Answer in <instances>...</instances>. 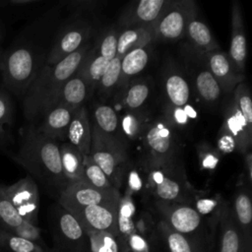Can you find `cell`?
Masks as SVG:
<instances>
[{
  "label": "cell",
  "mask_w": 252,
  "mask_h": 252,
  "mask_svg": "<svg viewBox=\"0 0 252 252\" xmlns=\"http://www.w3.org/2000/svg\"><path fill=\"white\" fill-rule=\"evenodd\" d=\"M59 27L58 8H52L27 24L4 50L0 65L3 83L9 93L23 98L46 64Z\"/></svg>",
  "instance_id": "cell-1"
},
{
  "label": "cell",
  "mask_w": 252,
  "mask_h": 252,
  "mask_svg": "<svg viewBox=\"0 0 252 252\" xmlns=\"http://www.w3.org/2000/svg\"><path fill=\"white\" fill-rule=\"evenodd\" d=\"M10 157L58 197L68 184L61 167L58 142L40 134L33 125L23 131L19 150Z\"/></svg>",
  "instance_id": "cell-2"
},
{
  "label": "cell",
  "mask_w": 252,
  "mask_h": 252,
  "mask_svg": "<svg viewBox=\"0 0 252 252\" xmlns=\"http://www.w3.org/2000/svg\"><path fill=\"white\" fill-rule=\"evenodd\" d=\"M91 48L89 43L56 64H45L22 98L28 120L37 119L50 107L61 87L77 72Z\"/></svg>",
  "instance_id": "cell-3"
},
{
  "label": "cell",
  "mask_w": 252,
  "mask_h": 252,
  "mask_svg": "<svg viewBox=\"0 0 252 252\" xmlns=\"http://www.w3.org/2000/svg\"><path fill=\"white\" fill-rule=\"evenodd\" d=\"M94 24L81 12H76L59 25L47 56L46 64H56L90 43Z\"/></svg>",
  "instance_id": "cell-4"
},
{
  "label": "cell",
  "mask_w": 252,
  "mask_h": 252,
  "mask_svg": "<svg viewBox=\"0 0 252 252\" xmlns=\"http://www.w3.org/2000/svg\"><path fill=\"white\" fill-rule=\"evenodd\" d=\"M155 208L171 229L189 236L205 245L204 220L190 204L156 200Z\"/></svg>",
  "instance_id": "cell-5"
},
{
  "label": "cell",
  "mask_w": 252,
  "mask_h": 252,
  "mask_svg": "<svg viewBox=\"0 0 252 252\" xmlns=\"http://www.w3.org/2000/svg\"><path fill=\"white\" fill-rule=\"evenodd\" d=\"M196 13L197 6L192 0H168L153 25L155 40L176 41L184 37L186 27Z\"/></svg>",
  "instance_id": "cell-6"
},
{
  "label": "cell",
  "mask_w": 252,
  "mask_h": 252,
  "mask_svg": "<svg viewBox=\"0 0 252 252\" xmlns=\"http://www.w3.org/2000/svg\"><path fill=\"white\" fill-rule=\"evenodd\" d=\"M53 252H91L88 234L76 218L59 205L52 221Z\"/></svg>",
  "instance_id": "cell-7"
},
{
  "label": "cell",
  "mask_w": 252,
  "mask_h": 252,
  "mask_svg": "<svg viewBox=\"0 0 252 252\" xmlns=\"http://www.w3.org/2000/svg\"><path fill=\"white\" fill-rule=\"evenodd\" d=\"M173 160L162 165H152L149 174L150 189L157 200L189 204V187L183 174L173 172Z\"/></svg>",
  "instance_id": "cell-8"
},
{
  "label": "cell",
  "mask_w": 252,
  "mask_h": 252,
  "mask_svg": "<svg viewBox=\"0 0 252 252\" xmlns=\"http://www.w3.org/2000/svg\"><path fill=\"white\" fill-rule=\"evenodd\" d=\"M91 134L92 143L89 156L111 182L122 162L126 160L125 143L99 132L93 126H91Z\"/></svg>",
  "instance_id": "cell-9"
},
{
  "label": "cell",
  "mask_w": 252,
  "mask_h": 252,
  "mask_svg": "<svg viewBox=\"0 0 252 252\" xmlns=\"http://www.w3.org/2000/svg\"><path fill=\"white\" fill-rule=\"evenodd\" d=\"M120 195L116 188L101 190L85 181L68 183L58 197L59 205L68 212L93 205L118 203Z\"/></svg>",
  "instance_id": "cell-10"
},
{
  "label": "cell",
  "mask_w": 252,
  "mask_h": 252,
  "mask_svg": "<svg viewBox=\"0 0 252 252\" xmlns=\"http://www.w3.org/2000/svg\"><path fill=\"white\" fill-rule=\"evenodd\" d=\"M144 137L145 145L152 157V165H162L173 160L177 145L175 129L164 117L149 125Z\"/></svg>",
  "instance_id": "cell-11"
},
{
  "label": "cell",
  "mask_w": 252,
  "mask_h": 252,
  "mask_svg": "<svg viewBox=\"0 0 252 252\" xmlns=\"http://www.w3.org/2000/svg\"><path fill=\"white\" fill-rule=\"evenodd\" d=\"M3 190L18 215L24 220L36 225L39 192L34 179L32 176H26L11 185H3Z\"/></svg>",
  "instance_id": "cell-12"
},
{
  "label": "cell",
  "mask_w": 252,
  "mask_h": 252,
  "mask_svg": "<svg viewBox=\"0 0 252 252\" xmlns=\"http://www.w3.org/2000/svg\"><path fill=\"white\" fill-rule=\"evenodd\" d=\"M185 55L192 63V67H190L192 84H190V86L194 87L198 98L208 106L213 107L217 105L223 93L203 61L201 54L189 47L186 49Z\"/></svg>",
  "instance_id": "cell-13"
},
{
  "label": "cell",
  "mask_w": 252,
  "mask_h": 252,
  "mask_svg": "<svg viewBox=\"0 0 252 252\" xmlns=\"http://www.w3.org/2000/svg\"><path fill=\"white\" fill-rule=\"evenodd\" d=\"M118 203L93 205L69 213L76 218L84 229L105 231L117 237Z\"/></svg>",
  "instance_id": "cell-14"
},
{
  "label": "cell",
  "mask_w": 252,
  "mask_h": 252,
  "mask_svg": "<svg viewBox=\"0 0 252 252\" xmlns=\"http://www.w3.org/2000/svg\"><path fill=\"white\" fill-rule=\"evenodd\" d=\"M201 57L223 94L233 92L234 88L243 81V74L236 70L227 53L219 49L201 54Z\"/></svg>",
  "instance_id": "cell-15"
},
{
  "label": "cell",
  "mask_w": 252,
  "mask_h": 252,
  "mask_svg": "<svg viewBox=\"0 0 252 252\" xmlns=\"http://www.w3.org/2000/svg\"><path fill=\"white\" fill-rule=\"evenodd\" d=\"M168 0H141L131 3L121 14L118 25L123 29L153 27Z\"/></svg>",
  "instance_id": "cell-16"
},
{
  "label": "cell",
  "mask_w": 252,
  "mask_h": 252,
  "mask_svg": "<svg viewBox=\"0 0 252 252\" xmlns=\"http://www.w3.org/2000/svg\"><path fill=\"white\" fill-rule=\"evenodd\" d=\"M222 135L230 138L235 149L243 154L250 150L252 142V129L247 126L242 115L237 109L233 99L228 103L224 111Z\"/></svg>",
  "instance_id": "cell-17"
},
{
  "label": "cell",
  "mask_w": 252,
  "mask_h": 252,
  "mask_svg": "<svg viewBox=\"0 0 252 252\" xmlns=\"http://www.w3.org/2000/svg\"><path fill=\"white\" fill-rule=\"evenodd\" d=\"M227 54L236 70L243 74L247 57L246 35L240 6L236 1L231 7V40Z\"/></svg>",
  "instance_id": "cell-18"
},
{
  "label": "cell",
  "mask_w": 252,
  "mask_h": 252,
  "mask_svg": "<svg viewBox=\"0 0 252 252\" xmlns=\"http://www.w3.org/2000/svg\"><path fill=\"white\" fill-rule=\"evenodd\" d=\"M156 231L161 252H206L203 243L171 229L161 220L157 223Z\"/></svg>",
  "instance_id": "cell-19"
},
{
  "label": "cell",
  "mask_w": 252,
  "mask_h": 252,
  "mask_svg": "<svg viewBox=\"0 0 252 252\" xmlns=\"http://www.w3.org/2000/svg\"><path fill=\"white\" fill-rule=\"evenodd\" d=\"M219 252H249L234 221L231 207L223 201L219 218Z\"/></svg>",
  "instance_id": "cell-20"
},
{
  "label": "cell",
  "mask_w": 252,
  "mask_h": 252,
  "mask_svg": "<svg viewBox=\"0 0 252 252\" xmlns=\"http://www.w3.org/2000/svg\"><path fill=\"white\" fill-rule=\"evenodd\" d=\"M75 110L61 105L53 106L40 116L42 117L41 122L35 128L40 134L49 139L57 142L65 140L67 129Z\"/></svg>",
  "instance_id": "cell-21"
},
{
  "label": "cell",
  "mask_w": 252,
  "mask_h": 252,
  "mask_svg": "<svg viewBox=\"0 0 252 252\" xmlns=\"http://www.w3.org/2000/svg\"><path fill=\"white\" fill-rule=\"evenodd\" d=\"M231 212L246 249L252 252V202L247 189L237 190L233 198Z\"/></svg>",
  "instance_id": "cell-22"
},
{
  "label": "cell",
  "mask_w": 252,
  "mask_h": 252,
  "mask_svg": "<svg viewBox=\"0 0 252 252\" xmlns=\"http://www.w3.org/2000/svg\"><path fill=\"white\" fill-rule=\"evenodd\" d=\"M66 139L69 144L79 150L83 155H90L92 143L91 123L84 105L74 111L67 129Z\"/></svg>",
  "instance_id": "cell-23"
},
{
  "label": "cell",
  "mask_w": 252,
  "mask_h": 252,
  "mask_svg": "<svg viewBox=\"0 0 252 252\" xmlns=\"http://www.w3.org/2000/svg\"><path fill=\"white\" fill-rule=\"evenodd\" d=\"M91 94L92 90L89 84L76 72L61 87L49 108L56 105H61L77 109L83 105Z\"/></svg>",
  "instance_id": "cell-24"
},
{
  "label": "cell",
  "mask_w": 252,
  "mask_h": 252,
  "mask_svg": "<svg viewBox=\"0 0 252 252\" xmlns=\"http://www.w3.org/2000/svg\"><path fill=\"white\" fill-rule=\"evenodd\" d=\"M190 87L185 76L175 67H170L164 73L163 91L168 104L181 107L190 103Z\"/></svg>",
  "instance_id": "cell-25"
},
{
  "label": "cell",
  "mask_w": 252,
  "mask_h": 252,
  "mask_svg": "<svg viewBox=\"0 0 252 252\" xmlns=\"http://www.w3.org/2000/svg\"><path fill=\"white\" fill-rule=\"evenodd\" d=\"M190 43V48L200 54L216 51L220 49V45L213 35L211 30L205 22L200 20L197 13L190 19L185 35Z\"/></svg>",
  "instance_id": "cell-26"
},
{
  "label": "cell",
  "mask_w": 252,
  "mask_h": 252,
  "mask_svg": "<svg viewBox=\"0 0 252 252\" xmlns=\"http://www.w3.org/2000/svg\"><path fill=\"white\" fill-rule=\"evenodd\" d=\"M155 40L153 27H137L124 29L118 33L116 56L122 58L128 52L149 46Z\"/></svg>",
  "instance_id": "cell-27"
},
{
  "label": "cell",
  "mask_w": 252,
  "mask_h": 252,
  "mask_svg": "<svg viewBox=\"0 0 252 252\" xmlns=\"http://www.w3.org/2000/svg\"><path fill=\"white\" fill-rule=\"evenodd\" d=\"M61 167L68 183L84 181V160L85 155L68 142L59 146Z\"/></svg>",
  "instance_id": "cell-28"
},
{
  "label": "cell",
  "mask_w": 252,
  "mask_h": 252,
  "mask_svg": "<svg viewBox=\"0 0 252 252\" xmlns=\"http://www.w3.org/2000/svg\"><path fill=\"white\" fill-rule=\"evenodd\" d=\"M149 46L134 49L121 58V75L118 89L124 90L132 78L142 72L150 59Z\"/></svg>",
  "instance_id": "cell-29"
},
{
  "label": "cell",
  "mask_w": 252,
  "mask_h": 252,
  "mask_svg": "<svg viewBox=\"0 0 252 252\" xmlns=\"http://www.w3.org/2000/svg\"><path fill=\"white\" fill-rule=\"evenodd\" d=\"M109 62L110 61L100 56L94 46H92L82 61L79 69L77 70V74L89 84L92 93L96 88Z\"/></svg>",
  "instance_id": "cell-30"
},
{
  "label": "cell",
  "mask_w": 252,
  "mask_h": 252,
  "mask_svg": "<svg viewBox=\"0 0 252 252\" xmlns=\"http://www.w3.org/2000/svg\"><path fill=\"white\" fill-rule=\"evenodd\" d=\"M15 107L9 92L0 90V151L13 143Z\"/></svg>",
  "instance_id": "cell-31"
},
{
  "label": "cell",
  "mask_w": 252,
  "mask_h": 252,
  "mask_svg": "<svg viewBox=\"0 0 252 252\" xmlns=\"http://www.w3.org/2000/svg\"><path fill=\"white\" fill-rule=\"evenodd\" d=\"M91 126L105 135L124 142L119 132V117L109 105L99 104L95 107L94 110V124H91Z\"/></svg>",
  "instance_id": "cell-32"
},
{
  "label": "cell",
  "mask_w": 252,
  "mask_h": 252,
  "mask_svg": "<svg viewBox=\"0 0 252 252\" xmlns=\"http://www.w3.org/2000/svg\"><path fill=\"white\" fill-rule=\"evenodd\" d=\"M124 89L122 104L128 111L139 110L147 101L151 94V86L146 80H136L130 82Z\"/></svg>",
  "instance_id": "cell-33"
},
{
  "label": "cell",
  "mask_w": 252,
  "mask_h": 252,
  "mask_svg": "<svg viewBox=\"0 0 252 252\" xmlns=\"http://www.w3.org/2000/svg\"><path fill=\"white\" fill-rule=\"evenodd\" d=\"M135 206L129 195L120 197L117 207V230L119 238L125 240L132 232L134 227Z\"/></svg>",
  "instance_id": "cell-34"
},
{
  "label": "cell",
  "mask_w": 252,
  "mask_h": 252,
  "mask_svg": "<svg viewBox=\"0 0 252 252\" xmlns=\"http://www.w3.org/2000/svg\"><path fill=\"white\" fill-rule=\"evenodd\" d=\"M0 249L3 252H53L34 242L17 236L11 232L0 231Z\"/></svg>",
  "instance_id": "cell-35"
},
{
  "label": "cell",
  "mask_w": 252,
  "mask_h": 252,
  "mask_svg": "<svg viewBox=\"0 0 252 252\" xmlns=\"http://www.w3.org/2000/svg\"><path fill=\"white\" fill-rule=\"evenodd\" d=\"M223 201L220 198H209V197H198L195 199L193 208L198 212L202 219L208 221L210 226L215 231L218 226L219 218Z\"/></svg>",
  "instance_id": "cell-36"
},
{
  "label": "cell",
  "mask_w": 252,
  "mask_h": 252,
  "mask_svg": "<svg viewBox=\"0 0 252 252\" xmlns=\"http://www.w3.org/2000/svg\"><path fill=\"white\" fill-rule=\"evenodd\" d=\"M121 75V58L116 56L110 60L106 70L102 74L97 86L99 94L108 95L114 90L118 89Z\"/></svg>",
  "instance_id": "cell-37"
},
{
  "label": "cell",
  "mask_w": 252,
  "mask_h": 252,
  "mask_svg": "<svg viewBox=\"0 0 252 252\" xmlns=\"http://www.w3.org/2000/svg\"><path fill=\"white\" fill-rule=\"evenodd\" d=\"M23 220L5 194L3 185L0 184V231L12 232Z\"/></svg>",
  "instance_id": "cell-38"
},
{
  "label": "cell",
  "mask_w": 252,
  "mask_h": 252,
  "mask_svg": "<svg viewBox=\"0 0 252 252\" xmlns=\"http://www.w3.org/2000/svg\"><path fill=\"white\" fill-rule=\"evenodd\" d=\"M84 181L101 190H110L115 188L105 173L90 156H86L84 160Z\"/></svg>",
  "instance_id": "cell-39"
},
{
  "label": "cell",
  "mask_w": 252,
  "mask_h": 252,
  "mask_svg": "<svg viewBox=\"0 0 252 252\" xmlns=\"http://www.w3.org/2000/svg\"><path fill=\"white\" fill-rule=\"evenodd\" d=\"M164 118L176 130L177 128L189 126L191 120L197 118V111L191 105V102L181 107L166 103Z\"/></svg>",
  "instance_id": "cell-40"
},
{
  "label": "cell",
  "mask_w": 252,
  "mask_h": 252,
  "mask_svg": "<svg viewBox=\"0 0 252 252\" xmlns=\"http://www.w3.org/2000/svg\"><path fill=\"white\" fill-rule=\"evenodd\" d=\"M86 232L91 252H120L118 239L111 233L95 230H86Z\"/></svg>",
  "instance_id": "cell-41"
},
{
  "label": "cell",
  "mask_w": 252,
  "mask_h": 252,
  "mask_svg": "<svg viewBox=\"0 0 252 252\" xmlns=\"http://www.w3.org/2000/svg\"><path fill=\"white\" fill-rule=\"evenodd\" d=\"M144 120L145 116L139 110L128 111L121 121L119 120V132L123 141L126 138L130 140L138 138L142 134Z\"/></svg>",
  "instance_id": "cell-42"
},
{
  "label": "cell",
  "mask_w": 252,
  "mask_h": 252,
  "mask_svg": "<svg viewBox=\"0 0 252 252\" xmlns=\"http://www.w3.org/2000/svg\"><path fill=\"white\" fill-rule=\"evenodd\" d=\"M118 33L119 32L114 28L105 30L100 33L94 46L96 52L108 61L116 57Z\"/></svg>",
  "instance_id": "cell-43"
},
{
  "label": "cell",
  "mask_w": 252,
  "mask_h": 252,
  "mask_svg": "<svg viewBox=\"0 0 252 252\" xmlns=\"http://www.w3.org/2000/svg\"><path fill=\"white\" fill-rule=\"evenodd\" d=\"M232 99L245 123L252 129V100L246 84L240 83L234 88Z\"/></svg>",
  "instance_id": "cell-44"
},
{
  "label": "cell",
  "mask_w": 252,
  "mask_h": 252,
  "mask_svg": "<svg viewBox=\"0 0 252 252\" xmlns=\"http://www.w3.org/2000/svg\"><path fill=\"white\" fill-rule=\"evenodd\" d=\"M11 233H13L17 236H20L22 238H25L27 240H30L32 242H34L37 245L43 247L44 249H47V250L50 249L47 247V245L43 241L39 227L35 224L29 222V221L23 220L22 223L20 225H18Z\"/></svg>",
  "instance_id": "cell-45"
},
{
  "label": "cell",
  "mask_w": 252,
  "mask_h": 252,
  "mask_svg": "<svg viewBox=\"0 0 252 252\" xmlns=\"http://www.w3.org/2000/svg\"><path fill=\"white\" fill-rule=\"evenodd\" d=\"M244 164L246 167V171H247V178H248V183H251L252 180V155L250 150L247 151L245 153V157H244Z\"/></svg>",
  "instance_id": "cell-46"
},
{
  "label": "cell",
  "mask_w": 252,
  "mask_h": 252,
  "mask_svg": "<svg viewBox=\"0 0 252 252\" xmlns=\"http://www.w3.org/2000/svg\"><path fill=\"white\" fill-rule=\"evenodd\" d=\"M117 239H118V243H119L120 252H132V251L129 249V247L127 246V244L125 243L124 240H122V239L119 238V237H117Z\"/></svg>",
  "instance_id": "cell-47"
},
{
  "label": "cell",
  "mask_w": 252,
  "mask_h": 252,
  "mask_svg": "<svg viewBox=\"0 0 252 252\" xmlns=\"http://www.w3.org/2000/svg\"><path fill=\"white\" fill-rule=\"evenodd\" d=\"M5 34H6V30H5V26H4V23L3 21L1 20L0 18V41H2L5 37Z\"/></svg>",
  "instance_id": "cell-48"
},
{
  "label": "cell",
  "mask_w": 252,
  "mask_h": 252,
  "mask_svg": "<svg viewBox=\"0 0 252 252\" xmlns=\"http://www.w3.org/2000/svg\"><path fill=\"white\" fill-rule=\"evenodd\" d=\"M3 52H4V49H3V47L0 45V65H1V60H2V55H3Z\"/></svg>",
  "instance_id": "cell-49"
},
{
  "label": "cell",
  "mask_w": 252,
  "mask_h": 252,
  "mask_svg": "<svg viewBox=\"0 0 252 252\" xmlns=\"http://www.w3.org/2000/svg\"><path fill=\"white\" fill-rule=\"evenodd\" d=\"M0 252H3V251H2V250H1V249H0Z\"/></svg>",
  "instance_id": "cell-50"
}]
</instances>
